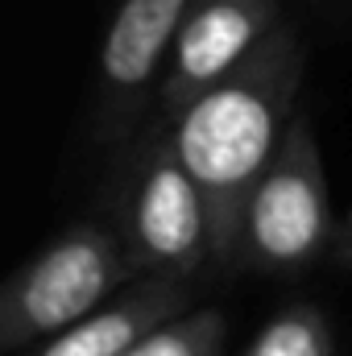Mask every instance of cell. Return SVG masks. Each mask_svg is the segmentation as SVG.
I'll return each instance as SVG.
<instances>
[{"label":"cell","instance_id":"1","mask_svg":"<svg viewBox=\"0 0 352 356\" xmlns=\"http://www.w3.org/2000/svg\"><path fill=\"white\" fill-rule=\"evenodd\" d=\"M303 67L298 33L286 21L232 75L170 112L178 154L207 199L211 261L220 273L237 269L241 216L298 112Z\"/></svg>","mask_w":352,"mask_h":356},{"label":"cell","instance_id":"2","mask_svg":"<svg viewBox=\"0 0 352 356\" xmlns=\"http://www.w3.org/2000/svg\"><path fill=\"white\" fill-rule=\"evenodd\" d=\"M112 211L133 277H199L216 269L207 199L178 154L170 112L158 108L116 149Z\"/></svg>","mask_w":352,"mask_h":356},{"label":"cell","instance_id":"3","mask_svg":"<svg viewBox=\"0 0 352 356\" xmlns=\"http://www.w3.org/2000/svg\"><path fill=\"white\" fill-rule=\"evenodd\" d=\"M336 232L340 220L332 211L315 124L307 112H294L269 170L257 178L245 203L237 269L262 277H298L323 253H332Z\"/></svg>","mask_w":352,"mask_h":356},{"label":"cell","instance_id":"4","mask_svg":"<svg viewBox=\"0 0 352 356\" xmlns=\"http://www.w3.org/2000/svg\"><path fill=\"white\" fill-rule=\"evenodd\" d=\"M133 277L116 224L83 220L58 232L21 269L8 273L0 290V348L8 356L29 353L79 323L116 286Z\"/></svg>","mask_w":352,"mask_h":356},{"label":"cell","instance_id":"5","mask_svg":"<svg viewBox=\"0 0 352 356\" xmlns=\"http://www.w3.org/2000/svg\"><path fill=\"white\" fill-rule=\"evenodd\" d=\"M186 0H120L95 58L91 133L99 145L120 149L162 95Z\"/></svg>","mask_w":352,"mask_h":356},{"label":"cell","instance_id":"6","mask_svg":"<svg viewBox=\"0 0 352 356\" xmlns=\"http://www.w3.org/2000/svg\"><path fill=\"white\" fill-rule=\"evenodd\" d=\"M286 25L278 0H186L158 108L178 112Z\"/></svg>","mask_w":352,"mask_h":356},{"label":"cell","instance_id":"7","mask_svg":"<svg viewBox=\"0 0 352 356\" xmlns=\"http://www.w3.org/2000/svg\"><path fill=\"white\" fill-rule=\"evenodd\" d=\"M195 307V277H166V273H145L133 277V286L108 302H99L79 323L63 327L46 344L17 356H120L129 353L141 336L162 327L182 311Z\"/></svg>","mask_w":352,"mask_h":356},{"label":"cell","instance_id":"8","mask_svg":"<svg viewBox=\"0 0 352 356\" xmlns=\"http://www.w3.org/2000/svg\"><path fill=\"white\" fill-rule=\"evenodd\" d=\"M245 356H336V336L315 302H290L253 336Z\"/></svg>","mask_w":352,"mask_h":356},{"label":"cell","instance_id":"9","mask_svg":"<svg viewBox=\"0 0 352 356\" xmlns=\"http://www.w3.org/2000/svg\"><path fill=\"white\" fill-rule=\"evenodd\" d=\"M228 344V319L220 307H191L150 336H141L120 356H224Z\"/></svg>","mask_w":352,"mask_h":356},{"label":"cell","instance_id":"10","mask_svg":"<svg viewBox=\"0 0 352 356\" xmlns=\"http://www.w3.org/2000/svg\"><path fill=\"white\" fill-rule=\"evenodd\" d=\"M332 261L352 269V207L344 211V220H340V232H336V245H332Z\"/></svg>","mask_w":352,"mask_h":356}]
</instances>
